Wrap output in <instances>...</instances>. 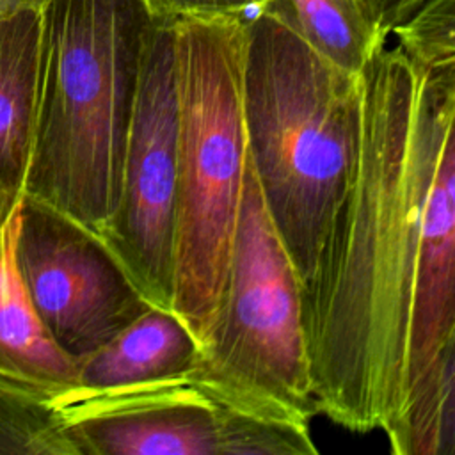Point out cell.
Wrapping results in <instances>:
<instances>
[{
  "label": "cell",
  "instance_id": "10",
  "mask_svg": "<svg viewBox=\"0 0 455 455\" xmlns=\"http://www.w3.org/2000/svg\"><path fill=\"white\" fill-rule=\"evenodd\" d=\"M41 75V11L0 18V229L25 199Z\"/></svg>",
  "mask_w": 455,
  "mask_h": 455
},
{
  "label": "cell",
  "instance_id": "14",
  "mask_svg": "<svg viewBox=\"0 0 455 455\" xmlns=\"http://www.w3.org/2000/svg\"><path fill=\"white\" fill-rule=\"evenodd\" d=\"M265 11L288 25L316 53L359 75L375 48L386 44L357 0H263Z\"/></svg>",
  "mask_w": 455,
  "mask_h": 455
},
{
  "label": "cell",
  "instance_id": "11",
  "mask_svg": "<svg viewBox=\"0 0 455 455\" xmlns=\"http://www.w3.org/2000/svg\"><path fill=\"white\" fill-rule=\"evenodd\" d=\"M21 204L0 229V382L55 403L75 387L76 361L48 336L20 279L14 240Z\"/></svg>",
  "mask_w": 455,
  "mask_h": 455
},
{
  "label": "cell",
  "instance_id": "6",
  "mask_svg": "<svg viewBox=\"0 0 455 455\" xmlns=\"http://www.w3.org/2000/svg\"><path fill=\"white\" fill-rule=\"evenodd\" d=\"M57 409L78 455H316L309 418L261 407L194 373L103 391Z\"/></svg>",
  "mask_w": 455,
  "mask_h": 455
},
{
  "label": "cell",
  "instance_id": "4",
  "mask_svg": "<svg viewBox=\"0 0 455 455\" xmlns=\"http://www.w3.org/2000/svg\"><path fill=\"white\" fill-rule=\"evenodd\" d=\"M171 21L178 91L172 313L201 345L220 302L243 194L247 14Z\"/></svg>",
  "mask_w": 455,
  "mask_h": 455
},
{
  "label": "cell",
  "instance_id": "8",
  "mask_svg": "<svg viewBox=\"0 0 455 455\" xmlns=\"http://www.w3.org/2000/svg\"><path fill=\"white\" fill-rule=\"evenodd\" d=\"M14 259L36 316L75 361L151 307L98 233L39 203L23 199Z\"/></svg>",
  "mask_w": 455,
  "mask_h": 455
},
{
  "label": "cell",
  "instance_id": "12",
  "mask_svg": "<svg viewBox=\"0 0 455 455\" xmlns=\"http://www.w3.org/2000/svg\"><path fill=\"white\" fill-rule=\"evenodd\" d=\"M199 343L169 309L151 306L107 343L76 361L78 391H103L188 373Z\"/></svg>",
  "mask_w": 455,
  "mask_h": 455
},
{
  "label": "cell",
  "instance_id": "1",
  "mask_svg": "<svg viewBox=\"0 0 455 455\" xmlns=\"http://www.w3.org/2000/svg\"><path fill=\"white\" fill-rule=\"evenodd\" d=\"M359 84L355 156L302 283V323L315 411L366 434L405 398L421 215L455 132V64L418 69L380 44Z\"/></svg>",
  "mask_w": 455,
  "mask_h": 455
},
{
  "label": "cell",
  "instance_id": "5",
  "mask_svg": "<svg viewBox=\"0 0 455 455\" xmlns=\"http://www.w3.org/2000/svg\"><path fill=\"white\" fill-rule=\"evenodd\" d=\"M190 373L261 407L315 414L302 279L267 212L249 153L228 275Z\"/></svg>",
  "mask_w": 455,
  "mask_h": 455
},
{
  "label": "cell",
  "instance_id": "16",
  "mask_svg": "<svg viewBox=\"0 0 455 455\" xmlns=\"http://www.w3.org/2000/svg\"><path fill=\"white\" fill-rule=\"evenodd\" d=\"M391 32L412 68L455 64V0H425Z\"/></svg>",
  "mask_w": 455,
  "mask_h": 455
},
{
  "label": "cell",
  "instance_id": "3",
  "mask_svg": "<svg viewBox=\"0 0 455 455\" xmlns=\"http://www.w3.org/2000/svg\"><path fill=\"white\" fill-rule=\"evenodd\" d=\"M359 75L316 53L275 16H247L242 112L267 212L304 283L355 156Z\"/></svg>",
  "mask_w": 455,
  "mask_h": 455
},
{
  "label": "cell",
  "instance_id": "2",
  "mask_svg": "<svg viewBox=\"0 0 455 455\" xmlns=\"http://www.w3.org/2000/svg\"><path fill=\"white\" fill-rule=\"evenodd\" d=\"M155 12L146 0H48L25 199L101 236Z\"/></svg>",
  "mask_w": 455,
  "mask_h": 455
},
{
  "label": "cell",
  "instance_id": "7",
  "mask_svg": "<svg viewBox=\"0 0 455 455\" xmlns=\"http://www.w3.org/2000/svg\"><path fill=\"white\" fill-rule=\"evenodd\" d=\"M178 91L171 16L155 14L126 132L117 204L101 238L146 300L172 311Z\"/></svg>",
  "mask_w": 455,
  "mask_h": 455
},
{
  "label": "cell",
  "instance_id": "17",
  "mask_svg": "<svg viewBox=\"0 0 455 455\" xmlns=\"http://www.w3.org/2000/svg\"><path fill=\"white\" fill-rule=\"evenodd\" d=\"M155 14H245L263 0H146Z\"/></svg>",
  "mask_w": 455,
  "mask_h": 455
},
{
  "label": "cell",
  "instance_id": "15",
  "mask_svg": "<svg viewBox=\"0 0 455 455\" xmlns=\"http://www.w3.org/2000/svg\"><path fill=\"white\" fill-rule=\"evenodd\" d=\"M0 453L78 455L53 400L0 382Z\"/></svg>",
  "mask_w": 455,
  "mask_h": 455
},
{
  "label": "cell",
  "instance_id": "13",
  "mask_svg": "<svg viewBox=\"0 0 455 455\" xmlns=\"http://www.w3.org/2000/svg\"><path fill=\"white\" fill-rule=\"evenodd\" d=\"M382 430L395 455L455 453V339L409 382L402 407Z\"/></svg>",
  "mask_w": 455,
  "mask_h": 455
},
{
  "label": "cell",
  "instance_id": "9",
  "mask_svg": "<svg viewBox=\"0 0 455 455\" xmlns=\"http://www.w3.org/2000/svg\"><path fill=\"white\" fill-rule=\"evenodd\" d=\"M453 339L455 132L446 137L441 148L421 215L409 309L407 386Z\"/></svg>",
  "mask_w": 455,
  "mask_h": 455
},
{
  "label": "cell",
  "instance_id": "18",
  "mask_svg": "<svg viewBox=\"0 0 455 455\" xmlns=\"http://www.w3.org/2000/svg\"><path fill=\"white\" fill-rule=\"evenodd\" d=\"M375 30L382 39H387L391 30L400 25L425 0H357Z\"/></svg>",
  "mask_w": 455,
  "mask_h": 455
},
{
  "label": "cell",
  "instance_id": "19",
  "mask_svg": "<svg viewBox=\"0 0 455 455\" xmlns=\"http://www.w3.org/2000/svg\"><path fill=\"white\" fill-rule=\"evenodd\" d=\"M48 0H0V18L21 11H41Z\"/></svg>",
  "mask_w": 455,
  "mask_h": 455
}]
</instances>
